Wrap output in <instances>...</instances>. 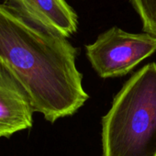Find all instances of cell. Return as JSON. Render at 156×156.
Returning <instances> with one entry per match:
<instances>
[{
  "mask_svg": "<svg viewBox=\"0 0 156 156\" xmlns=\"http://www.w3.org/2000/svg\"><path fill=\"white\" fill-rule=\"evenodd\" d=\"M77 49L60 33L0 3V61L49 122L74 114L88 99Z\"/></svg>",
  "mask_w": 156,
  "mask_h": 156,
  "instance_id": "cell-1",
  "label": "cell"
},
{
  "mask_svg": "<svg viewBox=\"0 0 156 156\" xmlns=\"http://www.w3.org/2000/svg\"><path fill=\"white\" fill-rule=\"evenodd\" d=\"M102 156H156V63L135 73L102 119Z\"/></svg>",
  "mask_w": 156,
  "mask_h": 156,
  "instance_id": "cell-2",
  "label": "cell"
},
{
  "mask_svg": "<svg viewBox=\"0 0 156 156\" xmlns=\"http://www.w3.org/2000/svg\"><path fill=\"white\" fill-rule=\"evenodd\" d=\"M87 56L102 78L122 76L156 51V36L134 34L113 27L86 47Z\"/></svg>",
  "mask_w": 156,
  "mask_h": 156,
  "instance_id": "cell-3",
  "label": "cell"
},
{
  "mask_svg": "<svg viewBox=\"0 0 156 156\" xmlns=\"http://www.w3.org/2000/svg\"><path fill=\"white\" fill-rule=\"evenodd\" d=\"M33 112L24 88L0 61V138L30 129Z\"/></svg>",
  "mask_w": 156,
  "mask_h": 156,
  "instance_id": "cell-4",
  "label": "cell"
},
{
  "mask_svg": "<svg viewBox=\"0 0 156 156\" xmlns=\"http://www.w3.org/2000/svg\"><path fill=\"white\" fill-rule=\"evenodd\" d=\"M23 18L68 38L77 30L78 19L65 0H3Z\"/></svg>",
  "mask_w": 156,
  "mask_h": 156,
  "instance_id": "cell-5",
  "label": "cell"
},
{
  "mask_svg": "<svg viewBox=\"0 0 156 156\" xmlns=\"http://www.w3.org/2000/svg\"><path fill=\"white\" fill-rule=\"evenodd\" d=\"M140 16L143 30L156 36V0H130Z\"/></svg>",
  "mask_w": 156,
  "mask_h": 156,
  "instance_id": "cell-6",
  "label": "cell"
}]
</instances>
